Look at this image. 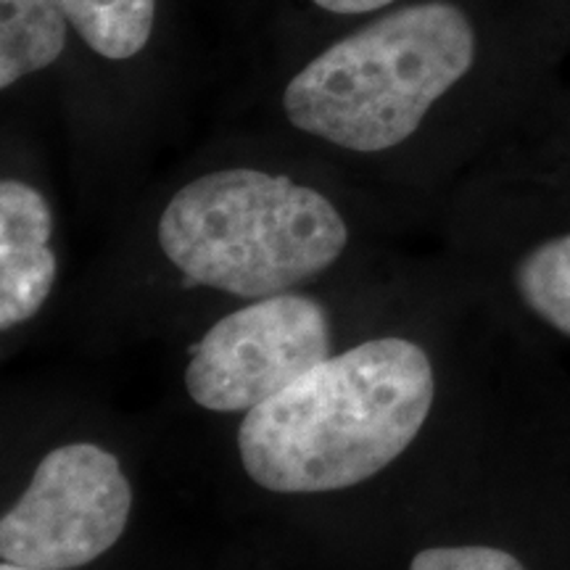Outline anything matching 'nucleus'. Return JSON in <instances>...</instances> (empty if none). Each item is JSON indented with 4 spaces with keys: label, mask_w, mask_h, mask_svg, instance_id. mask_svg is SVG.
<instances>
[{
    "label": "nucleus",
    "mask_w": 570,
    "mask_h": 570,
    "mask_svg": "<svg viewBox=\"0 0 570 570\" xmlns=\"http://www.w3.org/2000/svg\"><path fill=\"white\" fill-rule=\"evenodd\" d=\"M436 394V365L420 341L399 333L356 341L240 417L238 462L269 494L356 489L410 452Z\"/></svg>",
    "instance_id": "1"
},
{
    "label": "nucleus",
    "mask_w": 570,
    "mask_h": 570,
    "mask_svg": "<svg viewBox=\"0 0 570 570\" xmlns=\"http://www.w3.org/2000/svg\"><path fill=\"white\" fill-rule=\"evenodd\" d=\"M167 267L190 288L254 302L315 283L352 227L323 190L254 167L214 169L175 190L156 223Z\"/></svg>",
    "instance_id": "2"
},
{
    "label": "nucleus",
    "mask_w": 570,
    "mask_h": 570,
    "mask_svg": "<svg viewBox=\"0 0 570 570\" xmlns=\"http://www.w3.org/2000/svg\"><path fill=\"white\" fill-rule=\"evenodd\" d=\"M475 48L473 21L460 6H404L298 69L283 90L285 119L344 151H391L473 69Z\"/></svg>",
    "instance_id": "3"
},
{
    "label": "nucleus",
    "mask_w": 570,
    "mask_h": 570,
    "mask_svg": "<svg viewBox=\"0 0 570 570\" xmlns=\"http://www.w3.org/2000/svg\"><path fill=\"white\" fill-rule=\"evenodd\" d=\"M135 510L130 475L109 446L77 439L48 449L0 515V560L75 570L125 537Z\"/></svg>",
    "instance_id": "4"
},
{
    "label": "nucleus",
    "mask_w": 570,
    "mask_h": 570,
    "mask_svg": "<svg viewBox=\"0 0 570 570\" xmlns=\"http://www.w3.org/2000/svg\"><path fill=\"white\" fill-rule=\"evenodd\" d=\"M336 348L331 306L306 288L244 302L190 348L183 386L198 410L246 415Z\"/></svg>",
    "instance_id": "5"
},
{
    "label": "nucleus",
    "mask_w": 570,
    "mask_h": 570,
    "mask_svg": "<svg viewBox=\"0 0 570 570\" xmlns=\"http://www.w3.org/2000/svg\"><path fill=\"white\" fill-rule=\"evenodd\" d=\"M59 256L53 252V209L19 177L0 183V331L9 336L32 323L53 296Z\"/></svg>",
    "instance_id": "6"
},
{
    "label": "nucleus",
    "mask_w": 570,
    "mask_h": 570,
    "mask_svg": "<svg viewBox=\"0 0 570 570\" xmlns=\"http://www.w3.org/2000/svg\"><path fill=\"white\" fill-rule=\"evenodd\" d=\"M69 24L61 0H0V88L56 63Z\"/></svg>",
    "instance_id": "7"
},
{
    "label": "nucleus",
    "mask_w": 570,
    "mask_h": 570,
    "mask_svg": "<svg viewBox=\"0 0 570 570\" xmlns=\"http://www.w3.org/2000/svg\"><path fill=\"white\" fill-rule=\"evenodd\" d=\"M77 35L98 56L127 61L148 46L156 0H61Z\"/></svg>",
    "instance_id": "8"
},
{
    "label": "nucleus",
    "mask_w": 570,
    "mask_h": 570,
    "mask_svg": "<svg viewBox=\"0 0 570 570\" xmlns=\"http://www.w3.org/2000/svg\"><path fill=\"white\" fill-rule=\"evenodd\" d=\"M512 285L531 315L570 338V233L552 235L520 256Z\"/></svg>",
    "instance_id": "9"
},
{
    "label": "nucleus",
    "mask_w": 570,
    "mask_h": 570,
    "mask_svg": "<svg viewBox=\"0 0 570 570\" xmlns=\"http://www.w3.org/2000/svg\"><path fill=\"white\" fill-rule=\"evenodd\" d=\"M410 570H525L515 554L491 544H436L420 550Z\"/></svg>",
    "instance_id": "10"
},
{
    "label": "nucleus",
    "mask_w": 570,
    "mask_h": 570,
    "mask_svg": "<svg viewBox=\"0 0 570 570\" xmlns=\"http://www.w3.org/2000/svg\"><path fill=\"white\" fill-rule=\"evenodd\" d=\"M320 9L331 13H344V17H354V13H370L391 6L394 0H315Z\"/></svg>",
    "instance_id": "11"
},
{
    "label": "nucleus",
    "mask_w": 570,
    "mask_h": 570,
    "mask_svg": "<svg viewBox=\"0 0 570 570\" xmlns=\"http://www.w3.org/2000/svg\"><path fill=\"white\" fill-rule=\"evenodd\" d=\"M0 570H42V568H27V566H17V562H0Z\"/></svg>",
    "instance_id": "12"
}]
</instances>
